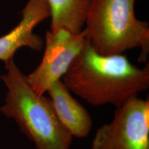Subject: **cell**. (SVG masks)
Here are the masks:
<instances>
[{"mask_svg":"<svg viewBox=\"0 0 149 149\" xmlns=\"http://www.w3.org/2000/svg\"><path fill=\"white\" fill-rule=\"evenodd\" d=\"M22 19L10 32L0 37V61L5 64L13 59L19 48H29L41 51L44 47V41L34 33L35 28L50 17V9L46 0H29L22 9Z\"/></svg>","mask_w":149,"mask_h":149,"instance_id":"6","label":"cell"},{"mask_svg":"<svg viewBox=\"0 0 149 149\" xmlns=\"http://www.w3.org/2000/svg\"><path fill=\"white\" fill-rule=\"evenodd\" d=\"M71 93L93 107L119 108L149 88V66L140 68L122 55H102L88 42L61 79Z\"/></svg>","mask_w":149,"mask_h":149,"instance_id":"1","label":"cell"},{"mask_svg":"<svg viewBox=\"0 0 149 149\" xmlns=\"http://www.w3.org/2000/svg\"><path fill=\"white\" fill-rule=\"evenodd\" d=\"M87 42L84 29L77 34L63 29L46 32L42 61L26 75L37 95H44L55 81L61 79Z\"/></svg>","mask_w":149,"mask_h":149,"instance_id":"5","label":"cell"},{"mask_svg":"<svg viewBox=\"0 0 149 149\" xmlns=\"http://www.w3.org/2000/svg\"><path fill=\"white\" fill-rule=\"evenodd\" d=\"M91 149H149V100L129 99L97 130Z\"/></svg>","mask_w":149,"mask_h":149,"instance_id":"4","label":"cell"},{"mask_svg":"<svg viewBox=\"0 0 149 149\" xmlns=\"http://www.w3.org/2000/svg\"><path fill=\"white\" fill-rule=\"evenodd\" d=\"M5 65L1 79L6 93L1 114L17 123L35 149H70L73 136L59 121L50 99L34 92L14 59Z\"/></svg>","mask_w":149,"mask_h":149,"instance_id":"2","label":"cell"},{"mask_svg":"<svg viewBox=\"0 0 149 149\" xmlns=\"http://www.w3.org/2000/svg\"><path fill=\"white\" fill-rule=\"evenodd\" d=\"M46 93L59 121L70 134L77 138L87 137L93 126L91 115L62 81H55Z\"/></svg>","mask_w":149,"mask_h":149,"instance_id":"7","label":"cell"},{"mask_svg":"<svg viewBox=\"0 0 149 149\" xmlns=\"http://www.w3.org/2000/svg\"><path fill=\"white\" fill-rule=\"evenodd\" d=\"M138 0H92L84 31L89 44L102 55H122L139 48V62L149 54V26L136 17Z\"/></svg>","mask_w":149,"mask_h":149,"instance_id":"3","label":"cell"},{"mask_svg":"<svg viewBox=\"0 0 149 149\" xmlns=\"http://www.w3.org/2000/svg\"><path fill=\"white\" fill-rule=\"evenodd\" d=\"M51 18V31L66 29L74 34L83 31L92 0H46Z\"/></svg>","mask_w":149,"mask_h":149,"instance_id":"8","label":"cell"}]
</instances>
